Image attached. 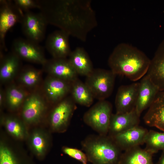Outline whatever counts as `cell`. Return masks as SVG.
<instances>
[{
	"mask_svg": "<svg viewBox=\"0 0 164 164\" xmlns=\"http://www.w3.org/2000/svg\"><path fill=\"white\" fill-rule=\"evenodd\" d=\"M160 91L159 88L146 74L139 82L135 109L139 116L149 108Z\"/></svg>",
	"mask_w": 164,
	"mask_h": 164,
	"instance_id": "15",
	"label": "cell"
},
{
	"mask_svg": "<svg viewBox=\"0 0 164 164\" xmlns=\"http://www.w3.org/2000/svg\"><path fill=\"white\" fill-rule=\"evenodd\" d=\"M70 94L76 104L89 107L94 99L85 84L78 78L71 83Z\"/></svg>",
	"mask_w": 164,
	"mask_h": 164,
	"instance_id": "24",
	"label": "cell"
},
{
	"mask_svg": "<svg viewBox=\"0 0 164 164\" xmlns=\"http://www.w3.org/2000/svg\"><path fill=\"white\" fill-rule=\"evenodd\" d=\"M12 52L21 60L30 62L41 64L46 62L43 49L38 43L27 39L18 38L12 43Z\"/></svg>",
	"mask_w": 164,
	"mask_h": 164,
	"instance_id": "8",
	"label": "cell"
},
{
	"mask_svg": "<svg viewBox=\"0 0 164 164\" xmlns=\"http://www.w3.org/2000/svg\"><path fill=\"white\" fill-rule=\"evenodd\" d=\"M140 117L135 108L125 113H112L111 118L108 135L112 137L138 126Z\"/></svg>",
	"mask_w": 164,
	"mask_h": 164,
	"instance_id": "17",
	"label": "cell"
},
{
	"mask_svg": "<svg viewBox=\"0 0 164 164\" xmlns=\"http://www.w3.org/2000/svg\"><path fill=\"white\" fill-rule=\"evenodd\" d=\"M21 59L12 52L1 56L0 80L3 84H10L18 76L21 68Z\"/></svg>",
	"mask_w": 164,
	"mask_h": 164,
	"instance_id": "20",
	"label": "cell"
},
{
	"mask_svg": "<svg viewBox=\"0 0 164 164\" xmlns=\"http://www.w3.org/2000/svg\"><path fill=\"white\" fill-rule=\"evenodd\" d=\"M3 121L7 132L11 135L18 139H23L26 132L23 124L16 118L8 116L3 118Z\"/></svg>",
	"mask_w": 164,
	"mask_h": 164,
	"instance_id": "28",
	"label": "cell"
},
{
	"mask_svg": "<svg viewBox=\"0 0 164 164\" xmlns=\"http://www.w3.org/2000/svg\"><path fill=\"white\" fill-rule=\"evenodd\" d=\"M112 109L109 101L99 100L84 113L83 121L98 134L107 135Z\"/></svg>",
	"mask_w": 164,
	"mask_h": 164,
	"instance_id": "5",
	"label": "cell"
},
{
	"mask_svg": "<svg viewBox=\"0 0 164 164\" xmlns=\"http://www.w3.org/2000/svg\"><path fill=\"white\" fill-rule=\"evenodd\" d=\"M160 91H164V39L159 45L146 74Z\"/></svg>",
	"mask_w": 164,
	"mask_h": 164,
	"instance_id": "18",
	"label": "cell"
},
{
	"mask_svg": "<svg viewBox=\"0 0 164 164\" xmlns=\"http://www.w3.org/2000/svg\"><path fill=\"white\" fill-rule=\"evenodd\" d=\"M144 143L146 145L145 149L153 154L159 150L164 151V132L148 131Z\"/></svg>",
	"mask_w": 164,
	"mask_h": 164,
	"instance_id": "27",
	"label": "cell"
},
{
	"mask_svg": "<svg viewBox=\"0 0 164 164\" xmlns=\"http://www.w3.org/2000/svg\"><path fill=\"white\" fill-rule=\"evenodd\" d=\"M71 83L48 75L43 85V94L48 102L57 103L70 94Z\"/></svg>",
	"mask_w": 164,
	"mask_h": 164,
	"instance_id": "11",
	"label": "cell"
},
{
	"mask_svg": "<svg viewBox=\"0 0 164 164\" xmlns=\"http://www.w3.org/2000/svg\"><path fill=\"white\" fill-rule=\"evenodd\" d=\"M139 86V82H135L119 87L115 101L116 113H125L135 108Z\"/></svg>",
	"mask_w": 164,
	"mask_h": 164,
	"instance_id": "12",
	"label": "cell"
},
{
	"mask_svg": "<svg viewBox=\"0 0 164 164\" xmlns=\"http://www.w3.org/2000/svg\"><path fill=\"white\" fill-rule=\"evenodd\" d=\"M68 60L78 75L87 76L94 68L86 51L81 47H77L71 51Z\"/></svg>",
	"mask_w": 164,
	"mask_h": 164,
	"instance_id": "21",
	"label": "cell"
},
{
	"mask_svg": "<svg viewBox=\"0 0 164 164\" xmlns=\"http://www.w3.org/2000/svg\"><path fill=\"white\" fill-rule=\"evenodd\" d=\"M24 13L9 1H0V48H5V38L8 31L16 23L20 22Z\"/></svg>",
	"mask_w": 164,
	"mask_h": 164,
	"instance_id": "10",
	"label": "cell"
},
{
	"mask_svg": "<svg viewBox=\"0 0 164 164\" xmlns=\"http://www.w3.org/2000/svg\"><path fill=\"white\" fill-rule=\"evenodd\" d=\"M62 150L64 153L80 161L83 164H87L88 160L86 155L81 150L67 146L63 147Z\"/></svg>",
	"mask_w": 164,
	"mask_h": 164,
	"instance_id": "30",
	"label": "cell"
},
{
	"mask_svg": "<svg viewBox=\"0 0 164 164\" xmlns=\"http://www.w3.org/2000/svg\"><path fill=\"white\" fill-rule=\"evenodd\" d=\"M20 22L26 39L38 43L43 39L48 23L41 13L25 12Z\"/></svg>",
	"mask_w": 164,
	"mask_h": 164,
	"instance_id": "7",
	"label": "cell"
},
{
	"mask_svg": "<svg viewBox=\"0 0 164 164\" xmlns=\"http://www.w3.org/2000/svg\"><path fill=\"white\" fill-rule=\"evenodd\" d=\"M40 12L49 23L82 41L97 24L90 1L47 0L38 1Z\"/></svg>",
	"mask_w": 164,
	"mask_h": 164,
	"instance_id": "1",
	"label": "cell"
},
{
	"mask_svg": "<svg viewBox=\"0 0 164 164\" xmlns=\"http://www.w3.org/2000/svg\"><path fill=\"white\" fill-rule=\"evenodd\" d=\"M6 105V98L5 90L2 88L0 89V106L2 108Z\"/></svg>",
	"mask_w": 164,
	"mask_h": 164,
	"instance_id": "32",
	"label": "cell"
},
{
	"mask_svg": "<svg viewBox=\"0 0 164 164\" xmlns=\"http://www.w3.org/2000/svg\"><path fill=\"white\" fill-rule=\"evenodd\" d=\"M49 75L72 82L78 78V75L68 58H53L47 60L43 65Z\"/></svg>",
	"mask_w": 164,
	"mask_h": 164,
	"instance_id": "13",
	"label": "cell"
},
{
	"mask_svg": "<svg viewBox=\"0 0 164 164\" xmlns=\"http://www.w3.org/2000/svg\"><path fill=\"white\" fill-rule=\"evenodd\" d=\"M69 35L60 29L54 31L47 37L45 47L47 50L55 58H66L71 51L69 41Z\"/></svg>",
	"mask_w": 164,
	"mask_h": 164,
	"instance_id": "14",
	"label": "cell"
},
{
	"mask_svg": "<svg viewBox=\"0 0 164 164\" xmlns=\"http://www.w3.org/2000/svg\"><path fill=\"white\" fill-rule=\"evenodd\" d=\"M30 145L33 152L38 157L43 158L49 145V141L45 134L39 130L34 131L31 135Z\"/></svg>",
	"mask_w": 164,
	"mask_h": 164,
	"instance_id": "26",
	"label": "cell"
},
{
	"mask_svg": "<svg viewBox=\"0 0 164 164\" xmlns=\"http://www.w3.org/2000/svg\"><path fill=\"white\" fill-rule=\"evenodd\" d=\"M153 154L139 146L122 152L119 164H154Z\"/></svg>",
	"mask_w": 164,
	"mask_h": 164,
	"instance_id": "22",
	"label": "cell"
},
{
	"mask_svg": "<svg viewBox=\"0 0 164 164\" xmlns=\"http://www.w3.org/2000/svg\"><path fill=\"white\" fill-rule=\"evenodd\" d=\"M148 131L138 125L110 137L120 149L124 151L144 144Z\"/></svg>",
	"mask_w": 164,
	"mask_h": 164,
	"instance_id": "16",
	"label": "cell"
},
{
	"mask_svg": "<svg viewBox=\"0 0 164 164\" xmlns=\"http://www.w3.org/2000/svg\"><path fill=\"white\" fill-rule=\"evenodd\" d=\"M46 101L41 93L35 91L29 93L22 105L21 114L24 121L29 124L39 122L46 111Z\"/></svg>",
	"mask_w": 164,
	"mask_h": 164,
	"instance_id": "9",
	"label": "cell"
},
{
	"mask_svg": "<svg viewBox=\"0 0 164 164\" xmlns=\"http://www.w3.org/2000/svg\"><path fill=\"white\" fill-rule=\"evenodd\" d=\"M81 145L92 164H119L122 151L108 135H90Z\"/></svg>",
	"mask_w": 164,
	"mask_h": 164,
	"instance_id": "3",
	"label": "cell"
},
{
	"mask_svg": "<svg viewBox=\"0 0 164 164\" xmlns=\"http://www.w3.org/2000/svg\"><path fill=\"white\" fill-rule=\"evenodd\" d=\"M158 164H164V151H163L159 159Z\"/></svg>",
	"mask_w": 164,
	"mask_h": 164,
	"instance_id": "33",
	"label": "cell"
},
{
	"mask_svg": "<svg viewBox=\"0 0 164 164\" xmlns=\"http://www.w3.org/2000/svg\"><path fill=\"white\" fill-rule=\"evenodd\" d=\"M0 164H19L10 149L2 143L0 146Z\"/></svg>",
	"mask_w": 164,
	"mask_h": 164,
	"instance_id": "29",
	"label": "cell"
},
{
	"mask_svg": "<svg viewBox=\"0 0 164 164\" xmlns=\"http://www.w3.org/2000/svg\"><path fill=\"white\" fill-rule=\"evenodd\" d=\"M76 104L70 95L54 105L49 118L50 125L53 131L61 132L66 130L77 108Z\"/></svg>",
	"mask_w": 164,
	"mask_h": 164,
	"instance_id": "6",
	"label": "cell"
},
{
	"mask_svg": "<svg viewBox=\"0 0 164 164\" xmlns=\"http://www.w3.org/2000/svg\"><path fill=\"white\" fill-rule=\"evenodd\" d=\"M145 124L164 132V91H160L143 117Z\"/></svg>",
	"mask_w": 164,
	"mask_h": 164,
	"instance_id": "19",
	"label": "cell"
},
{
	"mask_svg": "<svg viewBox=\"0 0 164 164\" xmlns=\"http://www.w3.org/2000/svg\"><path fill=\"white\" fill-rule=\"evenodd\" d=\"M18 74V84L26 89L36 88L41 81V71L31 66L21 68Z\"/></svg>",
	"mask_w": 164,
	"mask_h": 164,
	"instance_id": "25",
	"label": "cell"
},
{
	"mask_svg": "<svg viewBox=\"0 0 164 164\" xmlns=\"http://www.w3.org/2000/svg\"><path fill=\"white\" fill-rule=\"evenodd\" d=\"M116 76L111 70L94 69L86 77L85 83L94 98L99 101L104 100L112 93Z\"/></svg>",
	"mask_w": 164,
	"mask_h": 164,
	"instance_id": "4",
	"label": "cell"
},
{
	"mask_svg": "<svg viewBox=\"0 0 164 164\" xmlns=\"http://www.w3.org/2000/svg\"><path fill=\"white\" fill-rule=\"evenodd\" d=\"M6 105L11 110H15L22 106L29 93L19 85L11 83L5 90Z\"/></svg>",
	"mask_w": 164,
	"mask_h": 164,
	"instance_id": "23",
	"label": "cell"
},
{
	"mask_svg": "<svg viewBox=\"0 0 164 164\" xmlns=\"http://www.w3.org/2000/svg\"><path fill=\"white\" fill-rule=\"evenodd\" d=\"M14 2L16 6L23 12L29 11L30 9L33 8L39 9L40 8L38 2L33 0H15Z\"/></svg>",
	"mask_w": 164,
	"mask_h": 164,
	"instance_id": "31",
	"label": "cell"
},
{
	"mask_svg": "<svg viewBox=\"0 0 164 164\" xmlns=\"http://www.w3.org/2000/svg\"><path fill=\"white\" fill-rule=\"evenodd\" d=\"M151 60L142 51L129 44L121 43L114 48L108 60V65L116 75L124 76L136 81L146 74Z\"/></svg>",
	"mask_w": 164,
	"mask_h": 164,
	"instance_id": "2",
	"label": "cell"
}]
</instances>
